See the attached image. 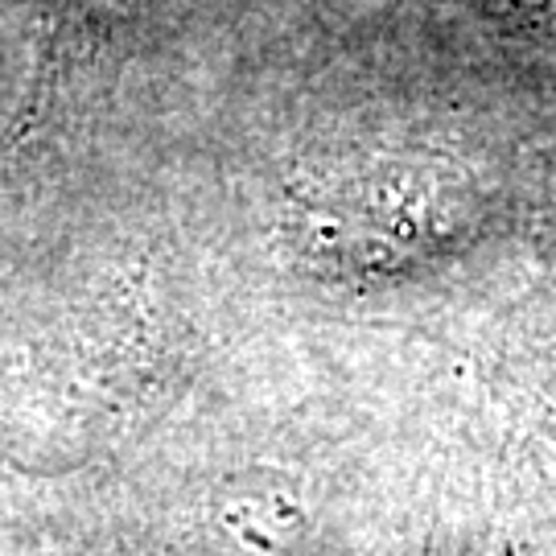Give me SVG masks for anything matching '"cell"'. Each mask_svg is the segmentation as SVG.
Masks as SVG:
<instances>
[{"mask_svg": "<svg viewBox=\"0 0 556 556\" xmlns=\"http://www.w3.org/2000/svg\"><path fill=\"white\" fill-rule=\"evenodd\" d=\"M425 556H429V553H425Z\"/></svg>", "mask_w": 556, "mask_h": 556, "instance_id": "cell-2", "label": "cell"}, {"mask_svg": "<svg viewBox=\"0 0 556 556\" xmlns=\"http://www.w3.org/2000/svg\"><path fill=\"white\" fill-rule=\"evenodd\" d=\"M478 9L519 59L556 79V0H478Z\"/></svg>", "mask_w": 556, "mask_h": 556, "instance_id": "cell-1", "label": "cell"}]
</instances>
